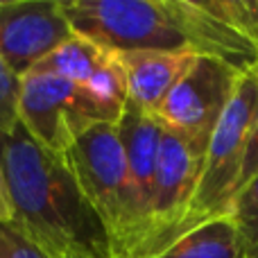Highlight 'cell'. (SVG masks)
<instances>
[{
    "instance_id": "6da1fadb",
    "label": "cell",
    "mask_w": 258,
    "mask_h": 258,
    "mask_svg": "<svg viewBox=\"0 0 258 258\" xmlns=\"http://www.w3.org/2000/svg\"><path fill=\"white\" fill-rule=\"evenodd\" d=\"M12 222L48 258H118L109 229L59 156L21 125L0 134Z\"/></svg>"
},
{
    "instance_id": "7a4b0ae2",
    "label": "cell",
    "mask_w": 258,
    "mask_h": 258,
    "mask_svg": "<svg viewBox=\"0 0 258 258\" xmlns=\"http://www.w3.org/2000/svg\"><path fill=\"white\" fill-rule=\"evenodd\" d=\"M73 32L109 52L188 48L174 0H59Z\"/></svg>"
},
{
    "instance_id": "3957f363",
    "label": "cell",
    "mask_w": 258,
    "mask_h": 258,
    "mask_svg": "<svg viewBox=\"0 0 258 258\" xmlns=\"http://www.w3.org/2000/svg\"><path fill=\"white\" fill-rule=\"evenodd\" d=\"M256 118L258 80L254 71H247L240 75L231 102L227 104L209 138L200 183H197L190 211H188L177 238L204 220L227 215L233 195H236V181L240 174L245 145Z\"/></svg>"
},
{
    "instance_id": "277c9868",
    "label": "cell",
    "mask_w": 258,
    "mask_h": 258,
    "mask_svg": "<svg viewBox=\"0 0 258 258\" xmlns=\"http://www.w3.org/2000/svg\"><path fill=\"white\" fill-rule=\"evenodd\" d=\"M61 161L102 218L116 254L122 258L129 224V177L127 154L118 125L102 122L91 127L73 143Z\"/></svg>"
},
{
    "instance_id": "5b68a950",
    "label": "cell",
    "mask_w": 258,
    "mask_h": 258,
    "mask_svg": "<svg viewBox=\"0 0 258 258\" xmlns=\"http://www.w3.org/2000/svg\"><path fill=\"white\" fill-rule=\"evenodd\" d=\"M102 122L107 118L84 86L45 73L21 77L18 125L50 154L61 159L82 134Z\"/></svg>"
},
{
    "instance_id": "8992f818",
    "label": "cell",
    "mask_w": 258,
    "mask_h": 258,
    "mask_svg": "<svg viewBox=\"0 0 258 258\" xmlns=\"http://www.w3.org/2000/svg\"><path fill=\"white\" fill-rule=\"evenodd\" d=\"M240 75L242 73L229 63L200 54L168 93L154 118L163 129L206 150L220 116L231 102Z\"/></svg>"
},
{
    "instance_id": "52a82bcc",
    "label": "cell",
    "mask_w": 258,
    "mask_h": 258,
    "mask_svg": "<svg viewBox=\"0 0 258 258\" xmlns=\"http://www.w3.org/2000/svg\"><path fill=\"white\" fill-rule=\"evenodd\" d=\"M188 48L240 73L258 63L256 0H174Z\"/></svg>"
},
{
    "instance_id": "ba28073f",
    "label": "cell",
    "mask_w": 258,
    "mask_h": 258,
    "mask_svg": "<svg viewBox=\"0 0 258 258\" xmlns=\"http://www.w3.org/2000/svg\"><path fill=\"white\" fill-rule=\"evenodd\" d=\"M73 34L59 0H0V59L18 77Z\"/></svg>"
},
{
    "instance_id": "9c48e42d",
    "label": "cell",
    "mask_w": 258,
    "mask_h": 258,
    "mask_svg": "<svg viewBox=\"0 0 258 258\" xmlns=\"http://www.w3.org/2000/svg\"><path fill=\"white\" fill-rule=\"evenodd\" d=\"M118 129H120V138L125 145L129 177V224L122 258H134L147 236V227H150L156 161H159L163 125L154 116L127 102Z\"/></svg>"
},
{
    "instance_id": "30bf717a",
    "label": "cell",
    "mask_w": 258,
    "mask_h": 258,
    "mask_svg": "<svg viewBox=\"0 0 258 258\" xmlns=\"http://www.w3.org/2000/svg\"><path fill=\"white\" fill-rule=\"evenodd\" d=\"M125 68L129 104L154 116L168 93L188 73L200 52L192 48L183 50H138V52H116Z\"/></svg>"
},
{
    "instance_id": "8fae6325",
    "label": "cell",
    "mask_w": 258,
    "mask_h": 258,
    "mask_svg": "<svg viewBox=\"0 0 258 258\" xmlns=\"http://www.w3.org/2000/svg\"><path fill=\"white\" fill-rule=\"evenodd\" d=\"M245 238L231 215H220L190 227L154 258H242Z\"/></svg>"
},
{
    "instance_id": "7c38bea8",
    "label": "cell",
    "mask_w": 258,
    "mask_h": 258,
    "mask_svg": "<svg viewBox=\"0 0 258 258\" xmlns=\"http://www.w3.org/2000/svg\"><path fill=\"white\" fill-rule=\"evenodd\" d=\"M109 54H111L109 50H102L93 41L73 34L57 50H52L43 61L36 63L30 73H45V75H54L77 86H84L107 61Z\"/></svg>"
},
{
    "instance_id": "4fadbf2b",
    "label": "cell",
    "mask_w": 258,
    "mask_h": 258,
    "mask_svg": "<svg viewBox=\"0 0 258 258\" xmlns=\"http://www.w3.org/2000/svg\"><path fill=\"white\" fill-rule=\"evenodd\" d=\"M247 242L258 240V177L233 197L229 213Z\"/></svg>"
},
{
    "instance_id": "5bb4252c",
    "label": "cell",
    "mask_w": 258,
    "mask_h": 258,
    "mask_svg": "<svg viewBox=\"0 0 258 258\" xmlns=\"http://www.w3.org/2000/svg\"><path fill=\"white\" fill-rule=\"evenodd\" d=\"M21 77L0 59V134H14L18 127Z\"/></svg>"
},
{
    "instance_id": "9a60e30c",
    "label": "cell",
    "mask_w": 258,
    "mask_h": 258,
    "mask_svg": "<svg viewBox=\"0 0 258 258\" xmlns=\"http://www.w3.org/2000/svg\"><path fill=\"white\" fill-rule=\"evenodd\" d=\"M0 258H48L16 224L0 222Z\"/></svg>"
},
{
    "instance_id": "2e32d148",
    "label": "cell",
    "mask_w": 258,
    "mask_h": 258,
    "mask_svg": "<svg viewBox=\"0 0 258 258\" xmlns=\"http://www.w3.org/2000/svg\"><path fill=\"white\" fill-rule=\"evenodd\" d=\"M258 177V118L251 127V134L247 138V145H245V156H242V165H240V174H238V181H236V195L247 188L251 181ZM233 195V197H236ZM233 202V200H231ZM229 213V211H227Z\"/></svg>"
},
{
    "instance_id": "e0dca14e",
    "label": "cell",
    "mask_w": 258,
    "mask_h": 258,
    "mask_svg": "<svg viewBox=\"0 0 258 258\" xmlns=\"http://www.w3.org/2000/svg\"><path fill=\"white\" fill-rule=\"evenodd\" d=\"M9 220H12V211H9L7 190H5V177H3V168H0V222H9Z\"/></svg>"
},
{
    "instance_id": "ac0fdd59",
    "label": "cell",
    "mask_w": 258,
    "mask_h": 258,
    "mask_svg": "<svg viewBox=\"0 0 258 258\" xmlns=\"http://www.w3.org/2000/svg\"><path fill=\"white\" fill-rule=\"evenodd\" d=\"M242 258H258V240H254V242H247V245H245V254H242Z\"/></svg>"
},
{
    "instance_id": "d6986e66",
    "label": "cell",
    "mask_w": 258,
    "mask_h": 258,
    "mask_svg": "<svg viewBox=\"0 0 258 258\" xmlns=\"http://www.w3.org/2000/svg\"><path fill=\"white\" fill-rule=\"evenodd\" d=\"M256 41H258V0H256Z\"/></svg>"
},
{
    "instance_id": "ffe728a7",
    "label": "cell",
    "mask_w": 258,
    "mask_h": 258,
    "mask_svg": "<svg viewBox=\"0 0 258 258\" xmlns=\"http://www.w3.org/2000/svg\"><path fill=\"white\" fill-rule=\"evenodd\" d=\"M251 71H254V75H256V80H258V63H256L254 68H251Z\"/></svg>"
}]
</instances>
